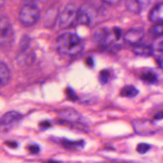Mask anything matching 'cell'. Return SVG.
Here are the masks:
<instances>
[{
	"label": "cell",
	"mask_w": 163,
	"mask_h": 163,
	"mask_svg": "<svg viewBox=\"0 0 163 163\" xmlns=\"http://www.w3.org/2000/svg\"><path fill=\"white\" fill-rule=\"evenodd\" d=\"M59 24L63 29L70 28L78 25H88L91 17L84 6H78L74 3H68L59 14Z\"/></svg>",
	"instance_id": "cell-1"
},
{
	"label": "cell",
	"mask_w": 163,
	"mask_h": 163,
	"mask_svg": "<svg viewBox=\"0 0 163 163\" xmlns=\"http://www.w3.org/2000/svg\"><path fill=\"white\" fill-rule=\"evenodd\" d=\"M58 50L62 54L74 55L82 51L84 44L77 35L73 32H65L59 36L57 40Z\"/></svg>",
	"instance_id": "cell-2"
},
{
	"label": "cell",
	"mask_w": 163,
	"mask_h": 163,
	"mask_svg": "<svg viewBox=\"0 0 163 163\" xmlns=\"http://www.w3.org/2000/svg\"><path fill=\"white\" fill-rule=\"evenodd\" d=\"M39 7L31 2L24 5L19 11V19L26 26H32L36 24L40 17Z\"/></svg>",
	"instance_id": "cell-3"
},
{
	"label": "cell",
	"mask_w": 163,
	"mask_h": 163,
	"mask_svg": "<svg viewBox=\"0 0 163 163\" xmlns=\"http://www.w3.org/2000/svg\"><path fill=\"white\" fill-rule=\"evenodd\" d=\"M122 30L118 27L112 29L102 28L97 29L94 35L95 42L101 45H109L120 39Z\"/></svg>",
	"instance_id": "cell-4"
},
{
	"label": "cell",
	"mask_w": 163,
	"mask_h": 163,
	"mask_svg": "<svg viewBox=\"0 0 163 163\" xmlns=\"http://www.w3.org/2000/svg\"><path fill=\"white\" fill-rule=\"evenodd\" d=\"M14 37L13 28L9 19L6 16H0V46H10Z\"/></svg>",
	"instance_id": "cell-5"
},
{
	"label": "cell",
	"mask_w": 163,
	"mask_h": 163,
	"mask_svg": "<svg viewBox=\"0 0 163 163\" xmlns=\"http://www.w3.org/2000/svg\"><path fill=\"white\" fill-rule=\"evenodd\" d=\"M136 134L141 136H150L156 133L157 128L154 122L149 119H136L132 122Z\"/></svg>",
	"instance_id": "cell-6"
},
{
	"label": "cell",
	"mask_w": 163,
	"mask_h": 163,
	"mask_svg": "<svg viewBox=\"0 0 163 163\" xmlns=\"http://www.w3.org/2000/svg\"><path fill=\"white\" fill-rule=\"evenodd\" d=\"M153 0H126V9L131 13H140L147 9Z\"/></svg>",
	"instance_id": "cell-7"
},
{
	"label": "cell",
	"mask_w": 163,
	"mask_h": 163,
	"mask_svg": "<svg viewBox=\"0 0 163 163\" xmlns=\"http://www.w3.org/2000/svg\"><path fill=\"white\" fill-rule=\"evenodd\" d=\"M145 31L142 28H135L129 29L124 35L125 42L131 45H138L143 39Z\"/></svg>",
	"instance_id": "cell-8"
},
{
	"label": "cell",
	"mask_w": 163,
	"mask_h": 163,
	"mask_svg": "<svg viewBox=\"0 0 163 163\" xmlns=\"http://www.w3.org/2000/svg\"><path fill=\"white\" fill-rule=\"evenodd\" d=\"M149 20L152 23H163V2L155 5L149 12Z\"/></svg>",
	"instance_id": "cell-9"
},
{
	"label": "cell",
	"mask_w": 163,
	"mask_h": 163,
	"mask_svg": "<svg viewBox=\"0 0 163 163\" xmlns=\"http://www.w3.org/2000/svg\"><path fill=\"white\" fill-rule=\"evenodd\" d=\"M11 78L10 71L7 65L0 62V86H3L9 83Z\"/></svg>",
	"instance_id": "cell-10"
},
{
	"label": "cell",
	"mask_w": 163,
	"mask_h": 163,
	"mask_svg": "<svg viewBox=\"0 0 163 163\" xmlns=\"http://www.w3.org/2000/svg\"><path fill=\"white\" fill-rule=\"evenodd\" d=\"M22 118V115L17 112H9L6 113L2 119L0 123L3 125H9L19 121Z\"/></svg>",
	"instance_id": "cell-11"
},
{
	"label": "cell",
	"mask_w": 163,
	"mask_h": 163,
	"mask_svg": "<svg viewBox=\"0 0 163 163\" xmlns=\"http://www.w3.org/2000/svg\"><path fill=\"white\" fill-rule=\"evenodd\" d=\"M133 52L138 55L150 56L154 54V48L148 45H136L133 48Z\"/></svg>",
	"instance_id": "cell-12"
},
{
	"label": "cell",
	"mask_w": 163,
	"mask_h": 163,
	"mask_svg": "<svg viewBox=\"0 0 163 163\" xmlns=\"http://www.w3.org/2000/svg\"><path fill=\"white\" fill-rule=\"evenodd\" d=\"M149 35L154 38L163 36V23H155L149 29Z\"/></svg>",
	"instance_id": "cell-13"
},
{
	"label": "cell",
	"mask_w": 163,
	"mask_h": 163,
	"mask_svg": "<svg viewBox=\"0 0 163 163\" xmlns=\"http://www.w3.org/2000/svg\"><path fill=\"white\" fill-rule=\"evenodd\" d=\"M138 94V89L133 85L125 86L121 90L120 95L123 97H132L137 96Z\"/></svg>",
	"instance_id": "cell-14"
},
{
	"label": "cell",
	"mask_w": 163,
	"mask_h": 163,
	"mask_svg": "<svg viewBox=\"0 0 163 163\" xmlns=\"http://www.w3.org/2000/svg\"><path fill=\"white\" fill-rule=\"evenodd\" d=\"M63 143L65 147L68 149H79L83 147L84 142H71L68 140H64L63 141Z\"/></svg>",
	"instance_id": "cell-15"
},
{
	"label": "cell",
	"mask_w": 163,
	"mask_h": 163,
	"mask_svg": "<svg viewBox=\"0 0 163 163\" xmlns=\"http://www.w3.org/2000/svg\"><path fill=\"white\" fill-rule=\"evenodd\" d=\"M141 78L144 81H146L147 82L152 84L156 82L157 81V75L155 74V73L152 72H146L143 73L141 77Z\"/></svg>",
	"instance_id": "cell-16"
},
{
	"label": "cell",
	"mask_w": 163,
	"mask_h": 163,
	"mask_svg": "<svg viewBox=\"0 0 163 163\" xmlns=\"http://www.w3.org/2000/svg\"><path fill=\"white\" fill-rule=\"evenodd\" d=\"M110 78V73L109 71L107 70H102L99 75V79L100 82L102 84H107Z\"/></svg>",
	"instance_id": "cell-17"
},
{
	"label": "cell",
	"mask_w": 163,
	"mask_h": 163,
	"mask_svg": "<svg viewBox=\"0 0 163 163\" xmlns=\"http://www.w3.org/2000/svg\"><path fill=\"white\" fill-rule=\"evenodd\" d=\"M150 146L149 144L142 143L138 145L136 150L138 152H139L140 154H145L150 150Z\"/></svg>",
	"instance_id": "cell-18"
},
{
	"label": "cell",
	"mask_w": 163,
	"mask_h": 163,
	"mask_svg": "<svg viewBox=\"0 0 163 163\" xmlns=\"http://www.w3.org/2000/svg\"><path fill=\"white\" fill-rule=\"evenodd\" d=\"M28 149L29 150V152H31V154H38L40 152V147L39 146L36 145V144H31L29 145L28 147Z\"/></svg>",
	"instance_id": "cell-19"
},
{
	"label": "cell",
	"mask_w": 163,
	"mask_h": 163,
	"mask_svg": "<svg viewBox=\"0 0 163 163\" xmlns=\"http://www.w3.org/2000/svg\"><path fill=\"white\" fill-rule=\"evenodd\" d=\"M67 93H68V96L69 98L73 100H75L76 98H77V96L75 94V93L73 91V90H71V89H68V91H67Z\"/></svg>",
	"instance_id": "cell-20"
},
{
	"label": "cell",
	"mask_w": 163,
	"mask_h": 163,
	"mask_svg": "<svg viewBox=\"0 0 163 163\" xmlns=\"http://www.w3.org/2000/svg\"><path fill=\"white\" fill-rule=\"evenodd\" d=\"M103 2L109 5H114L119 3L121 0H102Z\"/></svg>",
	"instance_id": "cell-21"
},
{
	"label": "cell",
	"mask_w": 163,
	"mask_h": 163,
	"mask_svg": "<svg viewBox=\"0 0 163 163\" xmlns=\"http://www.w3.org/2000/svg\"><path fill=\"white\" fill-rule=\"evenodd\" d=\"M156 61L159 67L163 68V54L159 55V56H157V58L156 59Z\"/></svg>",
	"instance_id": "cell-22"
},
{
	"label": "cell",
	"mask_w": 163,
	"mask_h": 163,
	"mask_svg": "<svg viewBox=\"0 0 163 163\" xmlns=\"http://www.w3.org/2000/svg\"><path fill=\"white\" fill-rule=\"evenodd\" d=\"M154 118L157 120H161L163 119V110L159 112L154 116Z\"/></svg>",
	"instance_id": "cell-23"
},
{
	"label": "cell",
	"mask_w": 163,
	"mask_h": 163,
	"mask_svg": "<svg viewBox=\"0 0 163 163\" xmlns=\"http://www.w3.org/2000/svg\"><path fill=\"white\" fill-rule=\"evenodd\" d=\"M87 63V64H88V66H93V64H94V61H93V59L92 58H88L86 60Z\"/></svg>",
	"instance_id": "cell-24"
},
{
	"label": "cell",
	"mask_w": 163,
	"mask_h": 163,
	"mask_svg": "<svg viewBox=\"0 0 163 163\" xmlns=\"http://www.w3.org/2000/svg\"><path fill=\"white\" fill-rule=\"evenodd\" d=\"M6 0H0V9L5 5Z\"/></svg>",
	"instance_id": "cell-25"
},
{
	"label": "cell",
	"mask_w": 163,
	"mask_h": 163,
	"mask_svg": "<svg viewBox=\"0 0 163 163\" xmlns=\"http://www.w3.org/2000/svg\"><path fill=\"white\" fill-rule=\"evenodd\" d=\"M159 50L161 52H163V42H161L159 45Z\"/></svg>",
	"instance_id": "cell-26"
},
{
	"label": "cell",
	"mask_w": 163,
	"mask_h": 163,
	"mask_svg": "<svg viewBox=\"0 0 163 163\" xmlns=\"http://www.w3.org/2000/svg\"><path fill=\"white\" fill-rule=\"evenodd\" d=\"M23 1L29 3V2H34V1H36V0H23Z\"/></svg>",
	"instance_id": "cell-27"
}]
</instances>
